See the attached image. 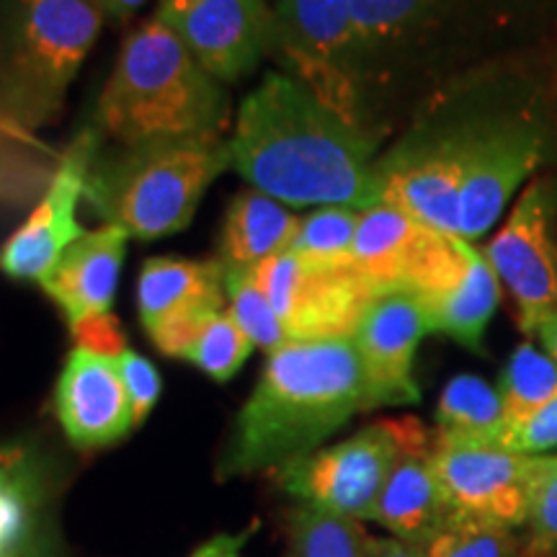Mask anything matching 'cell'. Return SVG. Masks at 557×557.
<instances>
[{
    "label": "cell",
    "instance_id": "23",
    "mask_svg": "<svg viewBox=\"0 0 557 557\" xmlns=\"http://www.w3.org/2000/svg\"><path fill=\"white\" fill-rule=\"evenodd\" d=\"M504 403L498 387L475 374L449 380L436 406V436L449 442L487 444L504 429Z\"/></svg>",
    "mask_w": 557,
    "mask_h": 557
},
{
    "label": "cell",
    "instance_id": "19",
    "mask_svg": "<svg viewBox=\"0 0 557 557\" xmlns=\"http://www.w3.org/2000/svg\"><path fill=\"white\" fill-rule=\"evenodd\" d=\"M451 513L434 470V442L429 429L410 416L400 455L382 487L372 519L389 534L421 547Z\"/></svg>",
    "mask_w": 557,
    "mask_h": 557
},
{
    "label": "cell",
    "instance_id": "4",
    "mask_svg": "<svg viewBox=\"0 0 557 557\" xmlns=\"http://www.w3.org/2000/svg\"><path fill=\"white\" fill-rule=\"evenodd\" d=\"M227 94L158 16L124 39L94 127L116 145L222 135Z\"/></svg>",
    "mask_w": 557,
    "mask_h": 557
},
{
    "label": "cell",
    "instance_id": "38",
    "mask_svg": "<svg viewBox=\"0 0 557 557\" xmlns=\"http://www.w3.org/2000/svg\"><path fill=\"white\" fill-rule=\"evenodd\" d=\"M372 557H423L421 547L408 545L398 537L372 540Z\"/></svg>",
    "mask_w": 557,
    "mask_h": 557
},
{
    "label": "cell",
    "instance_id": "14",
    "mask_svg": "<svg viewBox=\"0 0 557 557\" xmlns=\"http://www.w3.org/2000/svg\"><path fill=\"white\" fill-rule=\"evenodd\" d=\"M457 240L459 235L423 225L403 209L380 201L359 212L351 267L372 282L380 295H418L455 259Z\"/></svg>",
    "mask_w": 557,
    "mask_h": 557
},
{
    "label": "cell",
    "instance_id": "10",
    "mask_svg": "<svg viewBox=\"0 0 557 557\" xmlns=\"http://www.w3.org/2000/svg\"><path fill=\"white\" fill-rule=\"evenodd\" d=\"M274 24L276 50L297 81L361 127L351 75V0H276Z\"/></svg>",
    "mask_w": 557,
    "mask_h": 557
},
{
    "label": "cell",
    "instance_id": "17",
    "mask_svg": "<svg viewBox=\"0 0 557 557\" xmlns=\"http://www.w3.org/2000/svg\"><path fill=\"white\" fill-rule=\"evenodd\" d=\"M426 333V310L410 292H387L369 305L351 338L364 364L372 408L410 406L421 398L413 361Z\"/></svg>",
    "mask_w": 557,
    "mask_h": 557
},
{
    "label": "cell",
    "instance_id": "8",
    "mask_svg": "<svg viewBox=\"0 0 557 557\" xmlns=\"http://www.w3.org/2000/svg\"><path fill=\"white\" fill-rule=\"evenodd\" d=\"M487 109L491 107H480L468 120L449 124L434 135L408 139L377 160L382 201L403 209L423 225L457 235L459 191L470 145L475 143Z\"/></svg>",
    "mask_w": 557,
    "mask_h": 557
},
{
    "label": "cell",
    "instance_id": "15",
    "mask_svg": "<svg viewBox=\"0 0 557 557\" xmlns=\"http://www.w3.org/2000/svg\"><path fill=\"white\" fill-rule=\"evenodd\" d=\"M101 139L99 129L86 127L60 158L39 207L0 248V271L5 276L41 284L70 243L86 233L78 225L75 209L86 194V181L101 150Z\"/></svg>",
    "mask_w": 557,
    "mask_h": 557
},
{
    "label": "cell",
    "instance_id": "24",
    "mask_svg": "<svg viewBox=\"0 0 557 557\" xmlns=\"http://www.w3.org/2000/svg\"><path fill=\"white\" fill-rule=\"evenodd\" d=\"M372 540L359 519L302 504L292 517L287 557H372Z\"/></svg>",
    "mask_w": 557,
    "mask_h": 557
},
{
    "label": "cell",
    "instance_id": "28",
    "mask_svg": "<svg viewBox=\"0 0 557 557\" xmlns=\"http://www.w3.org/2000/svg\"><path fill=\"white\" fill-rule=\"evenodd\" d=\"M225 292L230 297L227 315L238 329L246 333L253 346L274 354L276 348L289 344L287 331L278 320L274 305L267 297L250 271L243 274H225Z\"/></svg>",
    "mask_w": 557,
    "mask_h": 557
},
{
    "label": "cell",
    "instance_id": "2",
    "mask_svg": "<svg viewBox=\"0 0 557 557\" xmlns=\"http://www.w3.org/2000/svg\"><path fill=\"white\" fill-rule=\"evenodd\" d=\"M555 26L557 0H351L359 116L395 78L457 62L496 65L537 47Z\"/></svg>",
    "mask_w": 557,
    "mask_h": 557
},
{
    "label": "cell",
    "instance_id": "20",
    "mask_svg": "<svg viewBox=\"0 0 557 557\" xmlns=\"http://www.w3.org/2000/svg\"><path fill=\"white\" fill-rule=\"evenodd\" d=\"M416 297L426 310L431 331L447 333L459 346L483 354L487 323L500 302V282L485 253L459 238L449 267Z\"/></svg>",
    "mask_w": 557,
    "mask_h": 557
},
{
    "label": "cell",
    "instance_id": "18",
    "mask_svg": "<svg viewBox=\"0 0 557 557\" xmlns=\"http://www.w3.org/2000/svg\"><path fill=\"white\" fill-rule=\"evenodd\" d=\"M58 418L75 447H107L135 426L116 361L75 346L58 382Z\"/></svg>",
    "mask_w": 557,
    "mask_h": 557
},
{
    "label": "cell",
    "instance_id": "9",
    "mask_svg": "<svg viewBox=\"0 0 557 557\" xmlns=\"http://www.w3.org/2000/svg\"><path fill=\"white\" fill-rule=\"evenodd\" d=\"M250 274L267 292L289 341L351 338L361 315L380 297L354 267H312L287 250Z\"/></svg>",
    "mask_w": 557,
    "mask_h": 557
},
{
    "label": "cell",
    "instance_id": "22",
    "mask_svg": "<svg viewBox=\"0 0 557 557\" xmlns=\"http://www.w3.org/2000/svg\"><path fill=\"white\" fill-rule=\"evenodd\" d=\"M299 220L284 209L282 201L271 199L259 189L240 191L230 201L222 227L220 263L225 274L253 271L263 261L274 259L289 248Z\"/></svg>",
    "mask_w": 557,
    "mask_h": 557
},
{
    "label": "cell",
    "instance_id": "37",
    "mask_svg": "<svg viewBox=\"0 0 557 557\" xmlns=\"http://www.w3.org/2000/svg\"><path fill=\"white\" fill-rule=\"evenodd\" d=\"M90 3L101 11V16H107L111 21H127L135 16L148 0H90Z\"/></svg>",
    "mask_w": 557,
    "mask_h": 557
},
{
    "label": "cell",
    "instance_id": "11",
    "mask_svg": "<svg viewBox=\"0 0 557 557\" xmlns=\"http://www.w3.org/2000/svg\"><path fill=\"white\" fill-rule=\"evenodd\" d=\"M549 459L553 455H511L483 444L434 438V470L451 511L508 529L527 524L534 487Z\"/></svg>",
    "mask_w": 557,
    "mask_h": 557
},
{
    "label": "cell",
    "instance_id": "16",
    "mask_svg": "<svg viewBox=\"0 0 557 557\" xmlns=\"http://www.w3.org/2000/svg\"><path fill=\"white\" fill-rule=\"evenodd\" d=\"M225 302V269L220 261L148 259L137 282V308L165 357H186L201 325Z\"/></svg>",
    "mask_w": 557,
    "mask_h": 557
},
{
    "label": "cell",
    "instance_id": "30",
    "mask_svg": "<svg viewBox=\"0 0 557 557\" xmlns=\"http://www.w3.org/2000/svg\"><path fill=\"white\" fill-rule=\"evenodd\" d=\"M483 447H496L511 455H547L557 449V395L532 416L504 423V429Z\"/></svg>",
    "mask_w": 557,
    "mask_h": 557
},
{
    "label": "cell",
    "instance_id": "7",
    "mask_svg": "<svg viewBox=\"0 0 557 557\" xmlns=\"http://www.w3.org/2000/svg\"><path fill=\"white\" fill-rule=\"evenodd\" d=\"M410 416L369 423L336 447L278 468L284 491L308 506L351 519H372L389 470L400 455Z\"/></svg>",
    "mask_w": 557,
    "mask_h": 557
},
{
    "label": "cell",
    "instance_id": "34",
    "mask_svg": "<svg viewBox=\"0 0 557 557\" xmlns=\"http://www.w3.org/2000/svg\"><path fill=\"white\" fill-rule=\"evenodd\" d=\"M70 331H73L78 348L99 354V357L116 359L127 351V338H124L120 320L111 315V312L81 320V323L70 325Z\"/></svg>",
    "mask_w": 557,
    "mask_h": 557
},
{
    "label": "cell",
    "instance_id": "32",
    "mask_svg": "<svg viewBox=\"0 0 557 557\" xmlns=\"http://www.w3.org/2000/svg\"><path fill=\"white\" fill-rule=\"evenodd\" d=\"M524 557H557V455L549 459L529 504Z\"/></svg>",
    "mask_w": 557,
    "mask_h": 557
},
{
    "label": "cell",
    "instance_id": "1",
    "mask_svg": "<svg viewBox=\"0 0 557 557\" xmlns=\"http://www.w3.org/2000/svg\"><path fill=\"white\" fill-rule=\"evenodd\" d=\"M230 163L282 205L361 212L382 201L374 137L284 73H269L240 103Z\"/></svg>",
    "mask_w": 557,
    "mask_h": 557
},
{
    "label": "cell",
    "instance_id": "13",
    "mask_svg": "<svg viewBox=\"0 0 557 557\" xmlns=\"http://www.w3.org/2000/svg\"><path fill=\"white\" fill-rule=\"evenodd\" d=\"M549 218L553 197L542 181H532L485 248L487 263L517 302L519 329L532 336L547 312H557V240Z\"/></svg>",
    "mask_w": 557,
    "mask_h": 557
},
{
    "label": "cell",
    "instance_id": "21",
    "mask_svg": "<svg viewBox=\"0 0 557 557\" xmlns=\"http://www.w3.org/2000/svg\"><path fill=\"white\" fill-rule=\"evenodd\" d=\"M127 240L129 235L116 225L88 230L70 243L50 274L41 278V289L58 302L70 325L111 310Z\"/></svg>",
    "mask_w": 557,
    "mask_h": 557
},
{
    "label": "cell",
    "instance_id": "3",
    "mask_svg": "<svg viewBox=\"0 0 557 557\" xmlns=\"http://www.w3.org/2000/svg\"><path fill=\"white\" fill-rule=\"evenodd\" d=\"M372 408L354 338L289 341L269 354L243 406L222 475L284 468L315 451L359 410Z\"/></svg>",
    "mask_w": 557,
    "mask_h": 557
},
{
    "label": "cell",
    "instance_id": "39",
    "mask_svg": "<svg viewBox=\"0 0 557 557\" xmlns=\"http://www.w3.org/2000/svg\"><path fill=\"white\" fill-rule=\"evenodd\" d=\"M534 336L540 338V344H542V348H545V354L557 364V312H547V315L540 320Z\"/></svg>",
    "mask_w": 557,
    "mask_h": 557
},
{
    "label": "cell",
    "instance_id": "35",
    "mask_svg": "<svg viewBox=\"0 0 557 557\" xmlns=\"http://www.w3.org/2000/svg\"><path fill=\"white\" fill-rule=\"evenodd\" d=\"M248 537H250V532L218 534V537L209 540L207 545H201L191 557H240Z\"/></svg>",
    "mask_w": 557,
    "mask_h": 557
},
{
    "label": "cell",
    "instance_id": "29",
    "mask_svg": "<svg viewBox=\"0 0 557 557\" xmlns=\"http://www.w3.org/2000/svg\"><path fill=\"white\" fill-rule=\"evenodd\" d=\"M250 351H253V344H250L246 333L225 312H218L201 325L184 359L197 364L212 380L227 382L246 364Z\"/></svg>",
    "mask_w": 557,
    "mask_h": 557
},
{
    "label": "cell",
    "instance_id": "27",
    "mask_svg": "<svg viewBox=\"0 0 557 557\" xmlns=\"http://www.w3.org/2000/svg\"><path fill=\"white\" fill-rule=\"evenodd\" d=\"M423 557H519L513 529L451 511L421 545Z\"/></svg>",
    "mask_w": 557,
    "mask_h": 557
},
{
    "label": "cell",
    "instance_id": "31",
    "mask_svg": "<svg viewBox=\"0 0 557 557\" xmlns=\"http://www.w3.org/2000/svg\"><path fill=\"white\" fill-rule=\"evenodd\" d=\"M32 145L24 129L0 120V199L24 201L41 186V169L32 163L29 156L18 152V145Z\"/></svg>",
    "mask_w": 557,
    "mask_h": 557
},
{
    "label": "cell",
    "instance_id": "5",
    "mask_svg": "<svg viewBox=\"0 0 557 557\" xmlns=\"http://www.w3.org/2000/svg\"><path fill=\"white\" fill-rule=\"evenodd\" d=\"M230 163L222 135L116 145L90 165L88 205L129 238L158 240L191 225L201 197Z\"/></svg>",
    "mask_w": 557,
    "mask_h": 557
},
{
    "label": "cell",
    "instance_id": "36",
    "mask_svg": "<svg viewBox=\"0 0 557 557\" xmlns=\"http://www.w3.org/2000/svg\"><path fill=\"white\" fill-rule=\"evenodd\" d=\"M547 124H549V158L557 160V52L553 54V60H549Z\"/></svg>",
    "mask_w": 557,
    "mask_h": 557
},
{
    "label": "cell",
    "instance_id": "6",
    "mask_svg": "<svg viewBox=\"0 0 557 557\" xmlns=\"http://www.w3.org/2000/svg\"><path fill=\"white\" fill-rule=\"evenodd\" d=\"M101 24L90 0H0V120L24 132L58 120Z\"/></svg>",
    "mask_w": 557,
    "mask_h": 557
},
{
    "label": "cell",
    "instance_id": "26",
    "mask_svg": "<svg viewBox=\"0 0 557 557\" xmlns=\"http://www.w3.org/2000/svg\"><path fill=\"white\" fill-rule=\"evenodd\" d=\"M504 403V423L532 416L557 395V364L532 344H521L511 354L498 385Z\"/></svg>",
    "mask_w": 557,
    "mask_h": 557
},
{
    "label": "cell",
    "instance_id": "12",
    "mask_svg": "<svg viewBox=\"0 0 557 557\" xmlns=\"http://www.w3.org/2000/svg\"><path fill=\"white\" fill-rule=\"evenodd\" d=\"M158 18L220 83L246 78L276 50L269 0H160Z\"/></svg>",
    "mask_w": 557,
    "mask_h": 557
},
{
    "label": "cell",
    "instance_id": "25",
    "mask_svg": "<svg viewBox=\"0 0 557 557\" xmlns=\"http://www.w3.org/2000/svg\"><path fill=\"white\" fill-rule=\"evenodd\" d=\"M359 209L329 205L299 220L287 253L312 267H351Z\"/></svg>",
    "mask_w": 557,
    "mask_h": 557
},
{
    "label": "cell",
    "instance_id": "33",
    "mask_svg": "<svg viewBox=\"0 0 557 557\" xmlns=\"http://www.w3.org/2000/svg\"><path fill=\"white\" fill-rule=\"evenodd\" d=\"M114 361L116 369H120L124 387H127L132 421H135V426H139L160 398V374L150 359L139 357V354L129 351V348Z\"/></svg>",
    "mask_w": 557,
    "mask_h": 557
}]
</instances>
